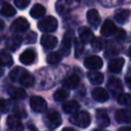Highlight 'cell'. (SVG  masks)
<instances>
[{
	"instance_id": "cell-34",
	"label": "cell",
	"mask_w": 131,
	"mask_h": 131,
	"mask_svg": "<svg viewBox=\"0 0 131 131\" xmlns=\"http://www.w3.org/2000/svg\"><path fill=\"white\" fill-rule=\"evenodd\" d=\"M74 40H75V55L76 57H79L84 52V43L81 42L79 39H74Z\"/></svg>"
},
{
	"instance_id": "cell-5",
	"label": "cell",
	"mask_w": 131,
	"mask_h": 131,
	"mask_svg": "<svg viewBox=\"0 0 131 131\" xmlns=\"http://www.w3.org/2000/svg\"><path fill=\"white\" fill-rule=\"evenodd\" d=\"M79 4V0H57L55 9L59 14H66L70 12Z\"/></svg>"
},
{
	"instance_id": "cell-11",
	"label": "cell",
	"mask_w": 131,
	"mask_h": 131,
	"mask_svg": "<svg viewBox=\"0 0 131 131\" xmlns=\"http://www.w3.org/2000/svg\"><path fill=\"white\" fill-rule=\"evenodd\" d=\"M86 18L88 24L93 28V29H97L99 24H100V16L97 12V10L95 9H89L86 13Z\"/></svg>"
},
{
	"instance_id": "cell-28",
	"label": "cell",
	"mask_w": 131,
	"mask_h": 131,
	"mask_svg": "<svg viewBox=\"0 0 131 131\" xmlns=\"http://www.w3.org/2000/svg\"><path fill=\"white\" fill-rule=\"evenodd\" d=\"M13 63V58L9 53L4 50H0V64L5 67H10Z\"/></svg>"
},
{
	"instance_id": "cell-29",
	"label": "cell",
	"mask_w": 131,
	"mask_h": 131,
	"mask_svg": "<svg viewBox=\"0 0 131 131\" xmlns=\"http://www.w3.org/2000/svg\"><path fill=\"white\" fill-rule=\"evenodd\" d=\"M15 8L9 3H3L0 8V14L4 16H12L15 14Z\"/></svg>"
},
{
	"instance_id": "cell-31",
	"label": "cell",
	"mask_w": 131,
	"mask_h": 131,
	"mask_svg": "<svg viewBox=\"0 0 131 131\" xmlns=\"http://www.w3.org/2000/svg\"><path fill=\"white\" fill-rule=\"evenodd\" d=\"M68 96H69V91L67 89H64V88L57 89L53 94V98L56 101H62L66 98H68Z\"/></svg>"
},
{
	"instance_id": "cell-39",
	"label": "cell",
	"mask_w": 131,
	"mask_h": 131,
	"mask_svg": "<svg viewBox=\"0 0 131 131\" xmlns=\"http://www.w3.org/2000/svg\"><path fill=\"white\" fill-rule=\"evenodd\" d=\"M125 82H126V85L128 86V88L131 90V77H127L125 79Z\"/></svg>"
},
{
	"instance_id": "cell-10",
	"label": "cell",
	"mask_w": 131,
	"mask_h": 131,
	"mask_svg": "<svg viewBox=\"0 0 131 131\" xmlns=\"http://www.w3.org/2000/svg\"><path fill=\"white\" fill-rule=\"evenodd\" d=\"M116 120L118 123H125V124H130L131 123V110L129 108H121L116 112Z\"/></svg>"
},
{
	"instance_id": "cell-13",
	"label": "cell",
	"mask_w": 131,
	"mask_h": 131,
	"mask_svg": "<svg viewBox=\"0 0 131 131\" xmlns=\"http://www.w3.org/2000/svg\"><path fill=\"white\" fill-rule=\"evenodd\" d=\"M117 30L118 29L116 28L115 24L112 20L106 19L100 29V33L105 37H110V36H115V34L117 33Z\"/></svg>"
},
{
	"instance_id": "cell-36",
	"label": "cell",
	"mask_w": 131,
	"mask_h": 131,
	"mask_svg": "<svg viewBox=\"0 0 131 131\" xmlns=\"http://www.w3.org/2000/svg\"><path fill=\"white\" fill-rule=\"evenodd\" d=\"M36 40H37V34H36L35 32H30V33L26 36V39H25V41H26L27 44L35 43Z\"/></svg>"
},
{
	"instance_id": "cell-43",
	"label": "cell",
	"mask_w": 131,
	"mask_h": 131,
	"mask_svg": "<svg viewBox=\"0 0 131 131\" xmlns=\"http://www.w3.org/2000/svg\"><path fill=\"white\" fill-rule=\"evenodd\" d=\"M4 75V69H3V67L0 64V77H2Z\"/></svg>"
},
{
	"instance_id": "cell-16",
	"label": "cell",
	"mask_w": 131,
	"mask_h": 131,
	"mask_svg": "<svg viewBox=\"0 0 131 131\" xmlns=\"http://www.w3.org/2000/svg\"><path fill=\"white\" fill-rule=\"evenodd\" d=\"M125 63V59L123 57H116L110 60L108 62V70L112 73H120L123 69V66Z\"/></svg>"
},
{
	"instance_id": "cell-30",
	"label": "cell",
	"mask_w": 131,
	"mask_h": 131,
	"mask_svg": "<svg viewBox=\"0 0 131 131\" xmlns=\"http://www.w3.org/2000/svg\"><path fill=\"white\" fill-rule=\"evenodd\" d=\"M117 100H118V102L120 104L131 107V94H129V93H121L117 97Z\"/></svg>"
},
{
	"instance_id": "cell-14",
	"label": "cell",
	"mask_w": 131,
	"mask_h": 131,
	"mask_svg": "<svg viewBox=\"0 0 131 131\" xmlns=\"http://www.w3.org/2000/svg\"><path fill=\"white\" fill-rule=\"evenodd\" d=\"M78 32H79V40L83 43H89L94 38L92 31L87 27H80Z\"/></svg>"
},
{
	"instance_id": "cell-4",
	"label": "cell",
	"mask_w": 131,
	"mask_h": 131,
	"mask_svg": "<svg viewBox=\"0 0 131 131\" xmlns=\"http://www.w3.org/2000/svg\"><path fill=\"white\" fill-rule=\"evenodd\" d=\"M43 120H44L45 125L48 128H50V129H55L58 126H60V124H61V117H60V115L56 111H53V110L48 111L45 114Z\"/></svg>"
},
{
	"instance_id": "cell-17",
	"label": "cell",
	"mask_w": 131,
	"mask_h": 131,
	"mask_svg": "<svg viewBox=\"0 0 131 131\" xmlns=\"http://www.w3.org/2000/svg\"><path fill=\"white\" fill-rule=\"evenodd\" d=\"M92 97L94 100L98 101V102H104L108 99V92L101 87H96L93 89L92 91Z\"/></svg>"
},
{
	"instance_id": "cell-41",
	"label": "cell",
	"mask_w": 131,
	"mask_h": 131,
	"mask_svg": "<svg viewBox=\"0 0 131 131\" xmlns=\"http://www.w3.org/2000/svg\"><path fill=\"white\" fill-rule=\"evenodd\" d=\"M4 27H5V24H4V21H3L2 19H0V31H2V30L4 29Z\"/></svg>"
},
{
	"instance_id": "cell-35",
	"label": "cell",
	"mask_w": 131,
	"mask_h": 131,
	"mask_svg": "<svg viewBox=\"0 0 131 131\" xmlns=\"http://www.w3.org/2000/svg\"><path fill=\"white\" fill-rule=\"evenodd\" d=\"M9 107H10V103L8 100L6 99H0V111L2 113H6L9 111Z\"/></svg>"
},
{
	"instance_id": "cell-15",
	"label": "cell",
	"mask_w": 131,
	"mask_h": 131,
	"mask_svg": "<svg viewBox=\"0 0 131 131\" xmlns=\"http://www.w3.org/2000/svg\"><path fill=\"white\" fill-rule=\"evenodd\" d=\"M57 38L52 36V35H48L45 34L41 37V45L45 48V49H52L57 45Z\"/></svg>"
},
{
	"instance_id": "cell-45",
	"label": "cell",
	"mask_w": 131,
	"mask_h": 131,
	"mask_svg": "<svg viewBox=\"0 0 131 131\" xmlns=\"http://www.w3.org/2000/svg\"><path fill=\"white\" fill-rule=\"evenodd\" d=\"M93 131H100V130H93Z\"/></svg>"
},
{
	"instance_id": "cell-46",
	"label": "cell",
	"mask_w": 131,
	"mask_h": 131,
	"mask_svg": "<svg viewBox=\"0 0 131 131\" xmlns=\"http://www.w3.org/2000/svg\"><path fill=\"white\" fill-rule=\"evenodd\" d=\"M0 1H3V0H0Z\"/></svg>"
},
{
	"instance_id": "cell-40",
	"label": "cell",
	"mask_w": 131,
	"mask_h": 131,
	"mask_svg": "<svg viewBox=\"0 0 131 131\" xmlns=\"http://www.w3.org/2000/svg\"><path fill=\"white\" fill-rule=\"evenodd\" d=\"M119 131H131V127L127 126V127H122L119 129Z\"/></svg>"
},
{
	"instance_id": "cell-8",
	"label": "cell",
	"mask_w": 131,
	"mask_h": 131,
	"mask_svg": "<svg viewBox=\"0 0 131 131\" xmlns=\"http://www.w3.org/2000/svg\"><path fill=\"white\" fill-rule=\"evenodd\" d=\"M102 64H103V61L102 59L97 56V55H91L89 57H87L85 60H84V66L89 69V70H92V71H95V70H99L102 68Z\"/></svg>"
},
{
	"instance_id": "cell-7",
	"label": "cell",
	"mask_w": 131,
	"mask_h": 131,
	"mask_svg": "<svg viewBox=\"0 0 131 131\" xmlns=\"http://www.w3.org/2000/svg\"><path fill=\"white\" fill-rule=\"evenodd\" d=\"M30 105L32 110L36 113H42L47 108V103L45 99L41 96H33L30 99Z\"/></svg>"
},
{
	"instance_id": "cell-6",
	"label": "cell",
	"mask_w": 131,
	"mask_h": 131,
	"mask_svg": "<svg viewBox=\"0 0 131 131\" xmlns=\"http://www.w3.org/2000/svg\"><path fill=\"white\" fill-rule=\"evenodd\" d=\"M107 90L114 95V96H119L121 93H123V84L121 82V80H119L118 78L115 77H111L108 79L107 82Z\"/></svg>"
},
{
	"instance_id": "cell-24",
	"label": "cell",
	"mask_w": 131,
	"mask_h": 131,
	"mask_svg": "<svg viewBox=\"0 0 131 131\" xmlns=\"http://www.w3.org/2000/svg\"><path fill=\"white\" fill-rule=\"evenodd\" d=\"M71 45H72V42H71V38L66 35L61 41V44H60V53L62 55H66L68 56L70 53H71Z\"/></svg>"
},
{
	"instance_id": "cell-32",
	"label": "cell",
	"mask_w": 131,
	"mask_h": 131,
	"mask_svg": "<svg viewBox=\"0 0 131 131\" xmlns=\"http://www.w3.org/2000/svg\"><path fill=\"white\" fill-rule=\"evenodd\" d=\"M61 59V56L59 54V52H51L47 55L46 61L49 64H56L57 62H59Z\"/></svg>"
},
{
	"instance_id": "cell-12",
	"label": "cell",
	"mask_w": 131,
	"mask_h": 131,
	"mask_svg": "<svg viewBox=\"0 0 131 131\" xmlns=\"http://www.w3.org/2000/svg\"><path fill=\"white\" fill-rule=\"evenodd\" d=\"M30 28V24L29 21L25 18V17H18L16 18L12 25H11V30L13 32H25Z\"/></svg>"
},
{
	"instance_id": "cell-9",
	"label": "cell",
	"mask_w": 131,
	"mask_h": 131,
	"mask_svg": "<svg viewBox=\"0 0 131 131\" xmlns=\"http://www.w3.org/2000/svg\"><path fill=\"white\" fill-rule=\"evenodd\" d=\"M6 124L8 128L12 131H23L24 130V125L20 121V119L15 116V115H10L6 119Z\"/></svg>"
},
{
	"instance_id": "cell-19",
	"label": "cell",
	"mask_w": 131,
	"mask_h": 131,
	"mask_svg": "<svg viewBox=\"0 0 131 131\" xmlns=\"http://www.w3.org/2000/svg\"><path fill=\"white\" fill-rule=\"evenodd\" d=\"M131 15V11L125 8H119L115 11V19L119 24H125Z\"/></svg>"
},
{
	"instance_id": "cell-20",
	"label": "cell",
	"mask_w": 131,
	"mask_h": 131,
	"mask_svg": "<svg viewBox=\"0 0 131 131\" xmlns=\"http://www.w3.org/2000/svg\"><path fill=\"white\" fill-rule=\"evenodd\" d=\"M96 122L99 127H107L110 124V118L104 110H97L96 111Z\"/></svg>"
},
{
	"instance_id": "cell-21",
	"label": "cell",
	"mask_w": 131,
	"mask_h": 131,
	"mask_svg": "<svg viewBox=\"0 0 131 131\" xmlns=\"http://www.w3.org/2000/svg\"><path fill=\"white\" fill-rule=\"evenodd\" d=\"M79 108H80V104L76 101V100H70V101H67L62 104V111L66 113V114H75L77 112H79Z\"/></svg>"
},
{
	"instance_id": "cell-25",
	"label": "cell",
	"mask_w": 131,
	"mask_h": 131,
	"mask_svg": "<svg viewBox=\"0 0 131 131\" xmlns=\"http://www.w3.org/2000/svg\"><path fill=\"white\" fill-rule=\"evenodd\" d=\"M8 94L15 99H23L27 96L26 91L23 88H18V87H9L8 88Z\"/></svg>"
},
{
	"instance_id": "cell-27",
	"label": "cell",
	"mask_w": 131,
	"mask_h": 131,
	"mask_svg": "<svg viewBox=\"0 0 131 131\" xmlns=\"http://www.w3.org/2000/svg\"><path fill=\"white\" fill-rule=\"evenodd\" d=\"M89 81L92 83V84H95V85H99L103 82V75L99 72H96V71H92V72H89L88 75H87Z\"/></svg>"
},
{
	"instance_id": "cell-38",
	"label": "cell",
	"mask_w": 131,
	"mask_h": 131,
	"mask_svg": "<svg viewBox=\"0 0 131 131\" xmlns=\"http://www.w3.org/2000/svg\"><path fill=\"white\" fill-rule=\"evenodd\" d=\"M115 37H116L117 40H123L126 37V33H125V31L123 29H118L117 33L115 34Z\"/></svg>"
},
{
	"instance_id": "cell-37",
	"label": "cell",
	"mask_w": 131,
	"mask_h": 131,
	"mask_svg": "<svg viewBox=\"0 0 131 131\" xmlns=\"http://www.w3.org/2000/svg\"><path fill=\"white\" fill-rule=\"evenodd\" d=\"M14 4L17 8L24 9L30 4V0H14Z\"/></svg>"
},
{
	"instance_id": "cell-26",
	"label": "cell",
	"mask_w": 131,
	"mask_h": 131,
	"mask_svg": "<svg viewBox=\"0 0 131 131\" xmlns=\"http://www.w3.org/2000/svg\"><path fill=\"white\" fill-rule=\"evenodd\" d=\"M45 12H46V9L42 4H35L30 10V14L34 18H39V17L43 16L45 14Z\"/></svg>"
},
{
	"instance_id": "cell-1",
	"label": "cell",
	"mask_w": 131,
	"mask_h": 131,
	"mask_svg": "<svg viewBox=\"0 0 131 131\" xmlns=\"http://www.w3.org/2000/svg\"><path fill=\"white\" fill-rule=\"evenodd\" d=\"M9 78L13 82H16L25 87H31L34 85V82H35L34 76L29 71H27L26 69L20 68V67H15L10 72Z\"/></svg>"
},
{
	"instance_id": "cell-33",
	"label": "cell",
	"mask_w": 131,
	"mask_h": 131,
	"mask_svg": "<svg viewBox=\"0 0 131 131\" xmlns=\"http://www.w3.org/2000/svg\"><path fill=\"white\" fill-rule=\"evenodd\" d=\"M90 43H91L92 49L95 50V51H99V50H101L103 48V41L99 37H94Z\"/></svg>"
},
{
	"instance_id": "cell-42",
	"label": "cell",
	"mask_w": 131,
	"mask_h": 131,
	"mask_svg": "<svg viewBox=\"0 0 131 131\" xmlns=\"http://www.w3.org/2000/svg\"><path fill=\"white\" fill-rule=\"evenodd\" d=\"M61 131H76V130L73 129V128H71V127H66V128H63Z\"/></svg>"
},
{
	"instance_id": "cell-23",
	"label": "cell",
	"mask_w": 131,
	"mask_h": 131,
	"mask_svg": "<svg viewBox=\"0 0 131 131\" xmlns=\"http://www.w3.org/2000/svg\"><path fill=\"white\" fill-rule=\"evenodd\" d=\"M21 41L23 39L19 37V36H13V37H10L7 41H6V47L11 50V51H15L21 44Z\"/></svg>"
},
{
	"instance_id": "cell-22",
	"label": "cell",
	"mask_w": 131,
	"mask_h": 131,
	"mask_svg": "<svg viewBox=\"0 0 131 131\" xmlns=\"http://www.w3.org/2000/svg\"><path fill=\"white\" fill-rule=\"evenodd\" d=\"M79 82H80L79 76H77L76 74H73V75L68 76V77L62 81V85H63L64 87H67V88L73 89V88H76V87L79 85Z\"/></svg>"
},
{
	"instance_id": "cell-3",
	"label": "cell",
	"mask_w": 131,
	"mask_h": 131,
	"mask_svg": "<svg viewBox=\"0 0 131 131\" xmlns=\"http://www.w3.org/2000/svg\"><path fill=\"white\" fill-rule=\"evenodd\" d=\"M57 26H58L57 19L52 15L45 16L38 23V29L45 33L54 32L57 29Z\"/></svg>"
},
{
	"instance_id": "cell-2",
	"label": "cell",
	"mask_w": 131,
	"mask_h": 131,
	"mask_svg": "<svg viewBox=\"0 0 131 131\" xmlns=\"http://www.w3.org/2000/svg\"><path fill=\"white\" fill-rule=\"evenodd\" d=\"M70 122L78 127L81 128H87L90 125L91 122V118L89 113H87L86 111H79L77 113H75L71 118H70Z\"/></svg>"
},
{
	"instance_id": "cell-44",
	"label": "cell",
	"mask_w": 131,
	"mask_h": 131,
	"mask_svg": "<svg viewBox=\"0 0 131 131\" xmlns=\"http://www.w3.org/2000/svg\"><path fill=\"white\" fill-rule=\"evenodd\" d=\"M128 55H129L130 58H131V46H130V48H129V50H128Z\"/></svg>"
},
{
	"instance_id": "cell-18",
	"label": "cell",
	"mask_w": 131,
	"mask_h": 131,
	"mask_svg": "<svg viewBox=\"0 0 131 131\" xmlns=\"http://www.w3.org/2000/svg\"><path fill=\"white\" fill-rule=\"evenodd\" d=\"M36 59V52L33 49H26L19 55V61L24 64H31Z\"/></svg>"
}]
</instances>
